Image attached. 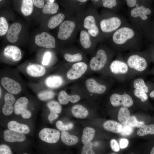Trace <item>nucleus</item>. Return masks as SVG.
<instances>
[{"label":"nucleus","mask_w":154,"mask_h":154,"mask_svg":"<svg viewBox=\"0 0 154 154\" xmlns=\"http://www.w3.org/2000/svg\"><path fill=\"white\" fill-rule=\"evenodd\" d=\"M19 154H29L28 153H20Z\"/></svg>","instance_id":"nucleus-57"},{"label":"nucleus","mask_w":154,"mask_h":154,"mask_svg":"<svg viewBox=\"0 0 154 154\" xmlns=\"http://www.w3.org/2000/svg\"><path fill=\"white\" fill-rule=\"evenodd\" d=\"M26 72L30 76L33 77H39L45 74L46 70L42 66L36 64L28 65L26 68Z\"/></svg>","instance_id":"nucleus-20"},{"label":"nucleus","mask_w":154,"mask_h":154,"mask_svg":"<svg viewBox=\"0 0 154 154\" xmlns=\"http://www.w3.org/2000/svg\"><path fill=\"white\" fill-rule=\"evenodd\" d=\"M133 87L135 89L141 90L146 93L149 91L148 87L145 85L144 80L138 78L134 80L133 82Z\"/></svg>","instance_id":"nucleus-36"},{"label":"nucleus","mask_w":154,"mask_h":154,"mask_svg":"<svg viewBox=\"0 0 154 154\" xmlns=\"http://www.w3.org/2000/svg\"><path fill=\"white\" fill-rule=\"evenodd\" d=\"M103 127L107 131L115 133H118L121 132L122 126L121 123L114 121L108 120L104 123Z\"/></svg>","instance_id":"nucleus-24"},{"label":"nucleus","mask_w":154,"mask_h":154,"mask_svg":"<svg viewBox=\"0 0 154 154\" xmlns=\"http://www.w3.org/2000/svg\"><path fill=\"white\" fill-rule=\"evenodd\" d=\"M144 123L143 121H138L135 116H132L130 117L128 124L132 127H140L144 125Z\"/></svg>","instance_id":"nucleus-41"},{"label":"nucleus","mask_w":154,"mask_h":154,"mask_svg":"<svg viewBox=\"0 0 154 154\" xmlns=\"http://www.w3.org/2000/svg\"><path fill=\"white\" fill-rule=\"evenodd\" d=\"M3 54L5 57L14 61H19L22 57V53L17 47L13 45H8L4 48Z\"/></svg>","instance_id":"nucleus-13"},{"label":"nucleus","mask_w":154,"mask_h":154,"mask_svg":"<svg viewBox=\"0 0 154 154\" xmlns=\"http://www.w3.org/2000/svg\"><path fill=\"white\" fill-rule=\"evenodd\" d=\"M133 131V127L127 124L124 125L122 127V130L120 133L122 136H128L131 134Z\"/></svg>","instance_id":"nucleus-44"},{"label":"nucleus","mask_w":154,"mask_h":154,"mask_svg":"<svg viewBox=\"0 0 154 154\" xmlns=\"http://www.w3.org/2000/svg\"><path fill=\"white\" fill-rule=\"evenodd\" d=\"M8 25L6 19L2 17H0V35H4L8 30Z\"/></svg>","instance_id":"nucleus-39"},{"label":"nucleus","mask_w":154,"mask_h":154,"mask_svg":"<svg viewBox=\"0 0 154 154\" xmlns=\"http://www.w3.org/2000/svg\"><path fill=\"white\" fill-rule=\"evenodd\" d=\"M33 5L32 0H22L21 7V10L22 14L26 16L31 14L33 11Z\"/></svg>","instance_id":"nucleus-31"},{"label":"nucleus","mask_w":154,"mask_h":154,"mask_svg":"<svg viewBox=\"0 0 154 154\" xmlns=\"http://www.w3.org/2000/svg\"><path fill=\"white\" fill-rule=\"evenodd\" d=\"M0 98H1V88H0Z\"/></svg>","instance_id":"nucleus-58"},{"label":"nucleus","mask_w":154,"mask_h":154,"mask_svg":"<svg viewBox=\"0 0 154 154\" xmlns=\"http://www.w3.org/2000/svg\"><path fill=\"white\" fill-rule=\"evenodd\" d=\"M134 95L140 99L142 102L146 101L148 99V96L145 92L141 90L135 89L133 90Z\"/></svg>","instance_id":"nucleus-42"},{"label":"nucleus","mask_w":154,"mask_h":154,"mask_svg":"<svg viewBox=\"0 0 154 154\" xmlns=\"http://www.w3.org/2000/svg\"><path fill=\"white\" fill-rule=\"evenodd\" d=\"M58 116L57 114L50 113L48 116V120L51 122L53 120L56 119Z\"/></svg>","instance_id":"nucleus-51"},{"label":"nucleus","mask_w":154,"mask_h":154,"mask_svg":"<svg viewBox=\"0 0 154 154\" xmlns=\"http://www.w3.org/2000/svg\"><path fill=\"white\" fill-rule=\"evenodd\" d=\"M123 1L116 0H102L103 6L105 8L110 9H115V12L118 11L121 8Z\"/></svg>","instance_id":"nucleus-28"},{"label":"nucleus","mask_w":154,"mask_h":154,"mask_svg":"<svg viewBox=\"0 0 154 154\" xmlns=\"http://www.w3.org/2000/svg\"><path fill=\"white\" fill-rule=\"evenodd\" d=\"M3 138L5 141L9 142H21L26 138L23 134L9 129L4 131Z\"/></svg>","instance_id":"nucleus-18"},{"label":"nucleus","mask_w":154,"mask_h":154,"mask_svg":"<svg viewBox=\"0 0 154 154\" xmlns=\"http://www.w3.org/2000/svg\"><path fill=\"white\" fill-rule=\"evenodd\" d=\"M58 8L57 4L48 1L43 8L42 12L44 14H55L57 12Z\"/></svg>","instance_id":"nucleus-33"},{"label":"nucleus","mask_w":154,"mask_h":154,"mask_svg":"<svg viewBox=\"0 0 154 154\" xmlns=\"http://www.w3.org/2000/svg\"><path fill=\"white\" fill-rule=\"evenodd\" d=\"M149 154H154V146L151 149L149 153Z\"/></svg>","instance_id":"nucleus-53"},{"label":"nucleus","mask_w":154,"mask_h":154,"mask_svg":"<svg viewBox=\"0 0 154 154\" xmlns=\"http://www.w3.org/2000/svg\"><path fill=\"white\" fill-rule=\"evenodd\" d=\"M51 56V54L49 52H46L44 55L43 58L42 64L43 65H48L49 63L50 59Z\"/></svg>","instance_id":"nucleus-47"},{"label":"nucleus","mask_w":154,"mask_h":154,"mask_svg":"<svg viewBox=\"0 0 154 154\" xmlns=\"http://www.w3.org/2000/svg\"></svg>","instance_id":"nucleus-59"},{"label":"nucleus","mask_w":154,"mask_h":154,"mask_svg":"<svg viewBox=\"0 0 154 154\" xmlns=\"http://www.w3.org/2000/svg\"><path fill=\"white\" fill-rule=\"evenodd\" d=\"M1 83L9 93L12 94H18L21 90V87L20 84L9 77H4L2 78L1 80Z\"/></svg>","instance_id":"nucleus-12"},{"label":"nucleus","mask_w":154,"mask_h":154,"mask_svg":"<svg viewBox=\"0 0 154 154\" xmlns=\"http://www.w3.org/2000/svg\"><path fill=\"white\" fill-rule=\"evenodd\" d=\"M80 40L81 45L84 48L87 49L90 47L91 42L90 35L85 31L82 30L81 31Z\"/></svg>","instance_id":"nucleus-32"},{"label":"nucleus","mask_w":154,"mask_h":154,"mask_svg":"<svg viewBox=\"0 0 154 154\" xmlns=\"http://www.w3.org/2000/svg\"><path fill=\"white\" fill-rule=\"evenodd\" d=\"M35 6L38 8H42L44 6V2L43 0H32Z\"/></svg>","instance_id":"nucleus-50"},{"label":"nucleus","mask_w":154,"mask_h":154,"mask_svg":"<svg viewBox=\"0 0 154 154\" xmlns=\"http://www.w3.org/2000/svg\"><path fill=\"white\" fill-rule=\"evenodd\" d=\"M111 148L113 151L117 152L120 150V147L117 141L114 139H112L110 141Z\"/></svg>","instance_id":"nucleus-48"},{"label":"nucleus","mask_w":154,"mask_h":154,"mask_svg":"<svg viewBox=\"0 0 154 154\" xmlns=\"http://www.w3.org/2000/svg\"><path fill=\"white\" fill-rule=\"evenodd\" d=\"M110 101L111 104L114 107L122 106L129 107L132 106L133 103L131 97L127 94H120L114 93L110 96Z\"/></svg>","instance_id":"nucleus-7"},{"label":"nucleus","mask_w":154,"mask_h":154,"mask_svg":"<svg viewBox=\"0 0 154 154\" xmlns=\"http://www.w3.org/2000/svg\"><path fill=\"white\" fill-rule=\"evenodd\" d=\"M144 2L142 1L141 3L136 7L129 9L128 12L131 25L141 31L147 25L148 16L151 13L150 9L146 6Z\"/></svg>","instance_id":"nucleus-2"},{"label":"nucleus","mask_w":154,"mask_h":154,"mask_svg":"<svg viewBox=\"0 0 154 154\" xmlns=\"http://www.w3.org/2000/svg\"><path fill=\"white\" fill-rule=\"evenodd\" d=\"M109 154H118L116 152H113V153H111Z\"/></svg>","instance_id":"nucleus-56"},{"label":"nucleus","mask_w":154,"mask_h":154,"mask_svg":"<svg viewBox=\"0 0 154 154\" xmlns=\"http://www.w3.org/2000/svg\"><path fill=\"white\" fill-rule=\"evenodd\" d=\"M126 63L129 68L139 72L144 70L147 65L145 58L140 53H135L129 55L127 58Z\"/></svg>","instance_id":"nucleus-4"},{"label":"nucleus","mask_w":154,"mask_h":154,"mask_svg":"<svg viewBox=\"0 0 154 154\" xmlns=\"http://www.w3.org/2000/svg\"><path fill=\"white\" fill-rule=\"evenodd\" d=\"M48 1L51 3H53L54 1V0H49Z\"/></svg>","instance_id":"nucleus-55"},{"label":"nucleus","mask_w":154,"mask_h":154,"mask_svg":"<svg viewBox=\"0 0 154 154\" xmlns=\"http://www.w3.org/2000/svg\"><path fill=\"white\" fill-rule=\"evenodd\" d=\"M92 147V145L91 141L84 144L81 154H96Z\"/></svg>","instance_id":"nucleus-43"},{"label":"nucleus","mask_w":154,"mask_h":154,"mask_svg":"<svg viewBox=\"0 0 154 154\" xmlns=\"http://www.w3.org/2000/svg\"><path fill=\"white\" fill-rule=\"evenodd\" d=\"M64 18V14L59 13L50 19L48 23L47 26L50 29L54 28L63 21Z\"/></svg>","instance_id":"nucleus-30"},{"label":"nucleus","mask_w":154,"mask_h":154,"mask_svg":"<svg viewBox=\"0 0 154 154\" xmlns=\"http://www.w3.org/2000/svg\"><path fill=\"white\" fill-rule=\"evenodd\" d=\"M64 57L66 61L70 62L80 61L82 59V54L80 53L72 55L66 53L64 55Z\"/></svg>","instance_id":"nucleus-38"},{"label":"nucleus","mask_w":154,"mask_h":154,"mask_svg":"<svg viewBox=\"0 0 154 154\" xmlns=\"http://www.w3.org/2000/svg\"><path fill=\"white\" fill-rule=\"evenodd\" d=\"M22 29L21 24L15 23L12 24L9 29L6 35L7 40L10 42H16Z\"/></svg>","instance_id":"nucleus-17"},{"label":"nucleus","mask_w":154,"mask_h":154,"mask_svg":"<svg viewBox=\"0 0 154 154\" xmlns=\"http://www.w3.org/2000/svg\"><path fill=\"white\" fill-rule=\"evenodd\" d=\"M130 117V111L127 107H121L118 114L117 118L119 121L124 125H127Z\"/></svg>","instance_id":"nucleus-25"},{"label":"nucleus","mask_w":154,"mask_h":154,"mask_svg":"<svg viewBox=\"0 0 154 154\" xmlns=\"http://www.w3.org/2000/svg\"><path fill=\"white\" fill-rule=\"evenodd\" d=\"M71 112L74 116L78 118H84L88 114L87 110L80 104L72 106L71 108Z\"/></svg>","instance_id":"nucleus-26"},{"label":"nucleus","mask_w":154,"mask_h":154,"mask_svg":"<svg viewBox=\"0 0 154 154\" xmlns=\"http://www.w3.org/2000/svg\"><path fill=\"white\" fill-rule=\"evenodd\" d=\"M7 127L10 130L23 134H27L30 131L29 127L26 125L11 121L7 124Z\"/></svg>","instance_id":"nucleus-23"},{"label":"nucleus","mask_w":154,"mask_h":154,"mask_svg":"<svg viewBox=\"0 0 154 154\" xmlns=\"http://www.w3.org/2000/svg\"><path fill=\"white\" fill-rule=\"evenodd\" d=\"M28 100L25 97L18 99L15 102L14 106V112L17 115L21 114L22 117L25 119L29 118L31 116V112L27 109Z\"/></svg>","instance_id":"nucleus-9"},{"label":"nucleus","mask_w":154,"mask_h":154,"mask_svg":"<svg viewBox=\"0 0 154 154\" xmlns=\"http://www.w3.org/2000/svg\"><path fill=\"white\" fill-rule=\"evenodd\" d=\"M85 28L88 29V33L93 37L97 36L99 32L94 17L92 15L87 16L84 19L83 24Z\"/></svg>","instance_id":"nucleus-16"},{"label":"nucleus","mask_w":154,"mask_h":154,"mask_svg":"<svg viewBox=\"0 0 154 154\" xmlns=\"http://www.w3.org/2000/svg\"><path fill=\"white\" fill-rule=\"evenodd\" d=\"M129 24L124 17L114 12L110 17L102 19L100 25L102 32L112 35L119 29Z\"/></svg>","instance_id":"nucleus-3"},{"label":"nucleus","mask_w":154,"mask_h":154,"mask_svg":"<svg viewBox=\"0 0 154 154\" xmlns=\"http://www.w3.org/2000/svg\"><path fill=\"white\" fill-rule=\"evenodd\" d=\"M137 134L141 136L148 134H154V124L143 125L137 130Z\"/></svg>","instance_id":"nucleus-34"},{"label":"nucleus","mask_w":154,"mask_h":154,"mask_svg":"<svg viewBox=\"0 0 154 154\" xmlns=\"http://www.w3.org/2000/svg\"><path fill=\"white\" fill-rule=\"evenodd\" d=\"M95 131L93 128L87 127L84 129L82 137V141L84 144L91 141L95 135Z\"/></svg>","instance_id":"nucleus-29"},{"label":"nucleus","mask_w":154,"mask_h":154,"mask_svg":"<svg viewBox=\"0 0 154 154\" xmlns=\"http://www.w3.org/2000/svg\"><path fill=\"white\" fill-rule=\"evenodd\" d=\"M35 42L37 45L47 48L55 47V40L54 38L48 33L43 32L37 35L35 37Z\"/></svg>","instance_id":"nucleus-8"},{"label":"nucleus","mask_w":154,"mask_h":154,"mask_svg":"<svg viewBox=\"0 0 154 154\" xmlns=\"http://www.w3.org/2000/svg\"><path fill=\"white\" fill-rule=\"evenodd\" d=\"M60 133L58 131L55 129L44 128L39 133V137L42 141L49 143H54L58 141Z\"/></svg>","instance_id":"nucleus-6"},{"label":"nucleus","mask_w":154,"mask_h":154,"mask_svg":"<svg viewBox=\"0 0 154 154\" xmlns=\"http://www.w3.org/2000/svg\"><path fill=\"white\" fill-rule=\"evenodd\" d=\"M54 96V92L50 90H44L38 94V98L42 101H46L52 98Z\"/></svg>","instance_id":"nucleus-37"},{"label":"nucleus","mask_w":154,"mask_h":154,"mask_svg":"<svg viewBox=\"0 0 154 154\" xmlns=\"http://www.w3.org/2000/svg\"><path fill=\"white\" fill-rule=\"evenodd\" d=\"M143 36L142 32L129 24L120 28L112 35L111 41L118 52L138 50L141 48Z\"/></svg>","instance_id":"nucleus-1"},{"label":"nucleus","mask_w":154,"mask_h":154,"mask_svg":"<svg viewBox=\"0 0 154 154\" xmlns=\"http://www.w3.org/2000/svg\"><path fill=\"white\" fill-rule=\"evenodd\" d=\"M128 140L126 138H121L119 141V146L121 149L127 147L129 144Z\"/></svg>","instance_id":"nucleus-49"},{"label":"nucleus","mask_w":154,"mask_h":154,"mask_svg":"<svg viewBox=\"0 0 154 154\" xmlns=\"http://www.w3.org/2000/svg\"><path fill=\"white\" fill-rule=\"evenodd\" d=\"M63 82L62 77L57 75L49 76L46 78L44 81L46 86L51 88H56L59 87L63 84Z\"/></svg>","instance_id":"nucleus-22"},{"label":"nucleus","mask_w":154,"mask_h":154,"mask_svg":"<svg viewBox=\"0 0 154 154\" xmlns=\"http://www.w3.org/2000/svg\"><path fill=\"white\" fill-rule=\"evenodd\" d=\"M124 2L126 4L129 9L135 7L140 4L141 0H126L124 1Z\"/></svg>","instance_id":"nucleus-45"},{"label":"nucleus","mask_w":154,"mask_h":154,"mask_svg":"<svg viewBox=\"0 0 154 154\" xmlns=\"http://www.w3.org/2000/svg\"><path fill=\"white\" fill-rule=\"evenodd\" d=\"M77 1L80 2H82V3H84V2H86V1H87V0H77Z\"/></svg>","instance_id":"nucleus-54"},{"label":"nucleus","mask_w":154,"mask_h":154,"mask_svg":"<svg viewBox=\"0 0 154 154\" xmlns=\"http://www.w3.org/2000/svg\"><path fill=\"white\" fill-rule=\"evenodd\" d=\"M149 96L151 98H154V90L152 91L150 93Z\"/></svg>","instance_id":"nucleus-52"},{"label":"nucleus","mask_w":154,"mask_h":154,"mask_svg":"<svg viewBox=\"0 0 154 154\" xmlns=\"http://www.w3.org/2000/svg\"><path fill=\"white\" fill-rule=\"evenodd\" d=\"M86 85L88 91L92 93L102 94L106 90L105 86L99 84L92 78L87 79L86 82Z\"/></svg>","instance_id":"nucleus-15"},{"label":"nucleus","mask_w":154,"mask_h":154,"mask_svg":"<svg viewBox=\"0 0 154 154\" xmlns=\"http://www.w3.org/2000/svg\"><path fill=\"white\" fill-rule=\"evenodd\" d=\"M56 125L59 130L62 131L71 129L73 128L74 126L73 124L72 123H70L64 124L60 120L56 122Z\"/></svg>","instance_id":"nucleus-40"},{"label":"nucleus","mask_w":154,"mask_h":154,"mask_svg":"<svg viewBox=\"0 0 154 154\" xmlns=\"http://www.w3.org/2000/svg\"><path fill=\"white\" fill-rule=\"evenodd\" d=\"M0 154H13L11 148L8 145L1 144L0 145Z\"/></svg>","instance_id":"nucleus-46"},{"label":"nucleus","mask_w":154,"mask_h":154,"mask_svg":"<svg viewBox=\"0 0 154 154\" xmlns=\"http://www.w3.org/2000/svg\"><path fill=\"white\" fill-rule=\"evenodd\" d=\"M5 104L2 108V112L5 115L9 116L14 111L13 104L15 102L14 96L9 93H6L4 96Z\"/></svg>","instance_id":"nucleus-19"},{"label":"nucleus","mask_w":154,"mask_h":154,"mask_svg":"<svg viewBox=\"0 0 154 154\" xmlns=\"http://www.w3.org/2000/svg\"><path fill=\"white\" fill-rule=\"evenodd\" d=\"M61 139L62 141L66 145L71 146L77 143L79 141L76 136L71 135L66 131H62L61 133Z\"/></svg>","instance_id":"nucleus-27"},{"label":"nucleus","mask_w":154,"mask_h":154,"mask_svg":"<svg viewBox=\"0 0 154 154\" xmlns=\"http://www.w3.org/2000/svg\"><path fill=\"white\" fill-rule=\"evenodd\" d=\"M128 67L126 62L119 59H116L113 61L110 66V71L115 74L126 73L128 70Z\"/></svg>","instance_id":"nucleus-14"},{"label":"nucleus","mask_w":154,"mask_h":154,"mask_svg":"<svg viewBox=\"0 0 154 154\" xmlns=\"http://www.w3.org/2000/svg\"><path fill=\"white\" fill-rule=\"evenodd\" d=\"M108 60L106 52L103 49H100L97 51L96 56L93 57L90 61V68L94 71L100 70L105 66Z\"/></svg>","instance_id":"nucleus-5"},{"label":"nucleus","mask_w":154,"mask_h":154,"mask_svg":"<svg viewBox=\"0 0 154 154\" xmlns=\"http://www.w3.org/2000/svg\"><path fill=\"white\" fill-rule=\"evenodd\" d=\"M58 99L60 104L65 105L69 101L72 103L78 102L80 99V97L76 94L70 96L65 91L62 90L59 92Z\"/></svg>","instance_id":"nucleus-21"},{"label":"nucleus","mask_w":154,"mask_h":154,"mask_svg":"<svg viewBox=\"0 0 154 154\" xmlns=\"http://www.w3.org/2000/svg\"><path fill=\"white\" fill-rule=\"evenodd\" d=\"M75 27V23L73 21L66 20L63 22L59 28L58 38L62 40L67 39L71 36Z\"/></svg>","instance_id":"nucleus-11"},{"label":"nucleus","mask_w":154,"mask_h":154,"mask_svg":"<svg viewBox=\"0 0 154 154\" xmlns=\"http://www.w3.org/2000/svg\"><path fill=\"white\" fill-rule=\"evenodd\" d=\"M87 69V65L81 62L74 64L66 73L67 78L70 80H74L80 78Z\"/></svg>","instance_id":"nucleus-10"},{"label":"nucleus","mask_w":154,"mask_h":154,"mask_svg":"<svg viewBox=\"0 0 154 154\" xmlns=\"http://www.w3.org/2000/svg\"><path fill=\"white\" fill-rule=\"evenodd\" d=\"M47 106L50 110V113L58 114L61 112V106L56 101H50L47 103Z\"/></svg>","instance_id":"nucleus-35"}]
</instances>
